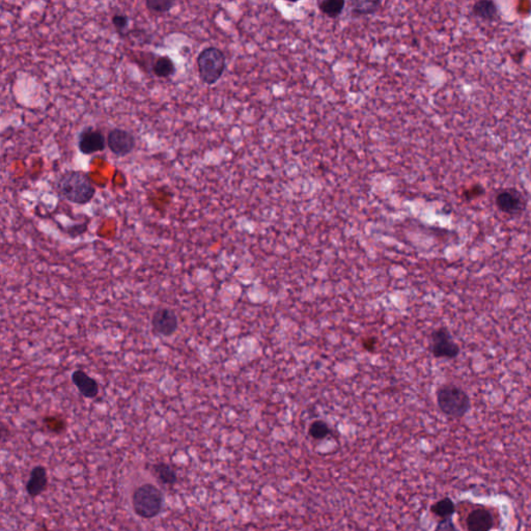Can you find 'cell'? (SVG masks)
I'll return each instance as SVG.
<instances>
[{
	"mask_svg": "<svg viewBox=\"0 0 531 531\" xmlns=\"http://www.w3.org/2000/svg\"><path fill=\"white\" fill-rule=\"evenodd\" d=\"M56 190L62 199L78 205L91 203L97 193L91 177L82 170L65 172L56 182Z\"/></svg>",
	"mask_w": 531,
	"mask_h": 531,
	"instance_id": "obj_1",
	"label": "cell"
},
{
	"mask_svg": "<svg viewBox=\"0 0 531 531\" xmlns=\"http://www.w3.org/2000/svg\"><path fill=\"white\" fill-rule=\"evenodd\" d=\"M436 400L439 410L451 418H463L471 409V398L457 384L445 383L439 386Z\"/></svg>",
	"mask_w": 531,
	"mask_h": 531,
	"instance_id": "obj_2",
	"label": "cell"
},
{
	"mask_svg": "<svg viewBox=\"0 0 531 531\" xmlns=\"http://www.w3.org/2000/svg\"><path fill=\"white\" fill-rule=\"evenodd\" d=\"M196 66L201 82L212 87L223 78L227 69V58L217 47H205L197 56Z\"/></svg>",
	"mask_w": 531,
	"mask_h": 531,
	"instance_id": "obj_3",
	"label": "cell"
},
{
	"mask_svg": "<svg viewBox=\"0 0 531 531\" xmlns=\"http://www.w3.org/2000/svg\"><path fill=\"white\" fill-rule=\"evenodd\" d=\"M163 504V493L152 484L140 485L132 494V506L140 518H155L161 512Z\"/></svg>",
	"mask_w": 531,
	"mask_h": 531,
	"instance_id": "obj_4",
	"label": "cell"
},
{
	"mask_svg": "<svg viewBox=\"0 0 531 531\" xmlns=\"http://www.w3.org/2000/svg\"><path fill=\"white\" fill-rule=\"evenodd\" d=\"M431 353L437 359H455L461 353L451 331L447 327H439L431 335Z\"/></svg>",
	"mask_w": 531,
	"mask_h": 531,
	"instance_id": "obj_5",
	"label": "cell"
},
{
	"mask_svg": "<svg viewBox=\"0 0 531 531\" xmlns=\"http://www.w3.org/2000/svg\"><path fill=\"white\" fill-rule=\"evenodd\" d=\"M152 332L157 337H170L178 331L179 319L176 311L168 307H160L150 319Z\"/></svg>",
	"mask_w": 531,
	"mask_h": 531,
	"instance_id": "obj_6",
	"label": "cell"
},
{
	"mask_svg": "<svg viewBox=\"0 0 531 531\" xmlns=\"http://www.w3.org/2000/svg\"><path fill=\"white\" fill-rule=\"evenodd\" d=\"M496 207L504 214L520 215L526 209L527 201L517 188L502 189L495 197Z\"/></svg>",
	"mask_w": 531,
	"mask_h": 531,
	"instance_id": "obj_7",
	"label": "cell"
},
{
	"mask_svg": "<svg viewBox=\"0 0 531 531\" xmlns=\"http://www.w3.org/2000/svg\"><path fill=\"white\" fill-rule=\"evenodd\" d=\"M111 152L119 158L128 156L136 146V138L131 132L122 128H113L106 136Z\"/></svg>",
	"mask_w": 531,
	"mask_h": 531,
	"instance_id": "obj_8",
	"label": "cell"
},
{
	"mask_svg": "<svg viewBox=\"0 0 531 531\" xmlns=\"http://www.w3.org/2000/svg\"><path fill=\"white\" fill-rule=\"evenodd\" d=\"M77 146L81 154L93 155L103 152L107 146V142L101 130L85 127L79 133Z\"/></svg>",
	"mask_w": 531,
	"mask_h": 531,
	"instance_id": "obj_9",
	"label": "cell"
},
{
	"mask_svg": "<svg viewBox=\"0 0 531 531\" xmlns=\"http://www.w3.org/2000/svg\"><path fill=\"white\" fill-rule=\"evenodd\" d=\"M72 383L85 398H95L99 394V383L83 370H74L71 376Z\"/></svg>",
	"mask_w": 531,
	"mask_h": 531,
	"instance_id": "obj_10",
	"label": "cell"
},
{
	"mask_svg": "<svg viewBox=\"0 0 531 531\" xmlns=\"http://www.w3.org/2000/svg\"><path fill=\"white\" fill-rule=\"evenodd\" d=\"M466 525L469 531H490L494 527L493 515L487 508H475L468 515Z\"/></svg>",
	"mask_w": 531,
	"mask_h": 531,
	"instance_id": "obj_11",
	"label": "cell"
},
{
	"mask_svg": "<svg viewBox=\"0 0 531 531\" xmlns=\"http://www.w3.org/2000/svg\"><path fill=\"white\" fill-rule=\"evenodd\" d=\"M48 485V476L46 468L36 466L30 472V479L26 484V491L30 497H38L46 490Z\"/></svg>",
	"mask_w": 531,
	"mask_h": 531,
	"instance_id": "obj_12",
	"label": "cell"
},
{
	"mask_svg": "<svg viewBox=\"0 0 531 531\" xmlns=\"http://www.w3.org/2000/svg\"><path fill=\"white\" fill-rule=\"evenodd\" d=\"M472 14L474 17L484 21L493 22L499 19V8L491 0H479L472 5Z\"/></svg>",
	"mask_w": 531,
	"mask_h": 531,
	"instance_id": "obj_13",
	"label": "cell"
},
{
	"mask_svg": "<svg viewBox=\"0 0 531 531\" xmlns=\"http://www.w3.org/2000/svg\"><path fill=\"white\" fill-rule=\"evenodd\" d=\"M150 72L157 78H170L176 74V64L168 56H157L150 65Z\"/></svg>",
	"mask_w": 531,
	"mask_h": 531,
	"instance_id": "obj_14",
	"label": "cell"
},
{
	"mask_svg": "<svg viewBox=\"0 0 531 531\" xmlns=\"http://www.w3.org/2000/svg\"><path fill=\"white\" fill-rule=\"evenodd\" d=\"M350 11L354 16L373 15L379 11L382 3L379 0H353L350 1Z\"/></svg>",
	"mask_w": 531,
	"mask_h": 531,
	"instance_id": "obj_15",
	"label": "cell"
},
{
	"mask_svg": "<svg viewBox=\"0 0 531 531\" xmlns=\"http://www.w3.org/2000/svg\"><path fill=\"white\" fill-rule=\"evenodd\" d=\"M152 473L164 485H174L177 482V473L168 463H157L152 465Z\"/></svg>",
	"mask_w": 531,
	"mask_h": 531,
	"instance_id": "obj_16",
	"label": "cell"
},
{
	"mask_svg": "<svg viewBox=\"0 0 531 531\" xmlns=\"http://www.w3.org/2000/svg\"><path fill=\"white\" fill-rule=\"evenodd\" d=\"M346 3L343 0H322L317 3V8L329 18H337L345 10Z\"/></svg>",
	"mask_w": 531,
	"mask_h": 531,
	"instance_id": "obj_17",
	"label": "cell"
},
{
	"mask_svg": "<svg viewBox=\"0 0 531 531\" xmlns=\"http://www.w3.org/2000/svg\"><path fill=\"white\" fill-rule=\"evenodd\" d=\"M431 512L441 519H451L455 512V504L449 497H444L431 506Z\"/></svg>",
	"mask_w": 531,
	"mask_h": 531,
	"instance_id": "obj_18",
	"label": "cell"
},
{
	"mask_svg": "<svg viewBox=\"0 0 531 531\" xmlns=\"http://www.w3.org/2000/svg\"><path fill=\"white\" fill-rule=\"evenodd\" d=\"M144 5L152 13L163 15V14L170 13L174 9L176 3L172 0H146Z\"/></svg>",
	"mask_w": 531,
	"mask_h": 531,
	"instance_id": "obj_19",
	"label": "cell"
},
{
	"mask_svg": "<svg viewBox=\"0 0 531 531\" xmlns=\"http://www.w3.org/2000/svg\"><path fill=\"white\" fill-rule=\"evenodd\" d=\"M330 427L324 420H315L308 428V435L315 440H323L330 435Z\"/></svg>",
	"mask_w": 531,
	"mask_h": 531,
	"instance_id": "obj_20",
	"label": "cell"
},
{
	"mask_svg": "<svg viewBox=\"0 0 531 531\" xmlns=\"http://www.w3.org/2000/svg\"><path fill=\"white\" fill-rule=\"evenodd\" d=\"M130 22H131V19H130L129 16L127 14L122 13V12L113 14V17H111V23L121 38L127 36L128 32H129Z\"/></svg>",
	"mask_w": 531,
	"mask_h": 531,
	"instance_id": "obj_21",
	"label": "cell"
},
{
	"mask_svg": "<svg viewBox=\"0 0 531 531\" xmlns=\"http://www.w3.org/2000/svg\"><path fill=\"white\" fill-rule=\"evenodd\" d=\"M44 425L47 430L52 433H62L66 430V421L60 416H46Z\"/></svg>",
	"mask_w": 531,
	"mask_h": 531,
	"instance_id": "obj_22",
	"label": "cell"
},
{
	"mask_svg": "<svg viewBox=\"0 0 531 531\" xmlns=\"http://www.w3.org/2000/svg\"><path fill=\"white\" fill-rule=\"evenodd\" d=\"M435 531H459L451 519H442L436 526Z\"/></svg>",
	"mask_w": 531,
	"mask_h": 531,
	"instance_id": "obj_23",
	"label": "cell"
},
{
	"mask_svg": "<svg viewBox=\"0 0 531 531\" xmlns=\"http://www.w3.org/2000/svg\"><path fill=\"white\" fill-rule=\"evenodd\" d=\"M376 345H377V339L375 337H368L362 341V346L366 351L372 352L375 350Z\"/></svg>",
	"mask_w": 531,
	"mask_h": 531,
	"instance_id": "obj_24",
	"label": "cell"
},
{
	"mask_svg": "<svg viewBox=\"0 0 531 531\" xmlns=\"http://www.w3.org/2000/svg\"><path fill=\"white\" fill-rule=\"evenodd\" d=\"M530 174H531V166H530Z\"/></svg>",
	"mask_w": 531,
	"mask_h": 531,
	"instance_id": "obj_25",
	"label": "cell"
}]
</instances>
